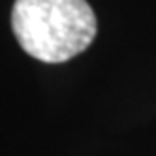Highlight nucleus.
<instances>
[{"label":"nucleus","instance_id":"f257e3e1","mask_svg":"<svg viewBox=\"0 0 156 156\" xmlns=\"http://www.w3.org/2000/svg\"><path fill=\"white\" fill-rule=\"evenodd\" d=\"M12 27L25 53L55 64L92 43L96 15L87 0H15Z\"/></svg>","mask_w":156,"mask_h":156}]
</instances>
